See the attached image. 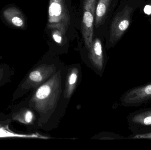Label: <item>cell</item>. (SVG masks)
<instances>
[{
    "label": "cell",
    "instance_id": "8",
    "mask_svg": "<svg viewBox=\"0 0 151 150\" xmlns=\"http://www.w3.org/2000/svg\"><path fill=\"white\" fill-rule=\"evenodd\" d=\"M91 56L95 60H101L102 58V47L101 41L99 38H96L92 42L91 46Z\"/></svg>",
    "mask_w": 151,
    "mask_h": 150
},
{
    "label": "cell",
    "instance_id": "12",
    "mask_svg": "<svg viewBox=\"0 0 151 150\" xmlns=\"http://www.w3.org/2000/svg\"><path fill=\"white\" fill-rule=\"evenodd\" d=\"M11 22L13 25L17 27H22L24 25V20L18 16H15L12 18Z\"/></svg>",
    "mask_w": 151,
    "mask_h": 150
},
{
    "label": "cell",
    "instance_id": "15",
    "mask_svg": "<svg viewBox=\"0 0 151 150\" xmlns=\"http://www.w3.org/2000/svg\"><path fill=\"white\" fill-rule=\"evenodd\" d=\"M149 22L151 24V18H149Z\"/></svg>",
    "mask_w": 151,
    "mask_h": 150
},
{
    "label": "cell",
    "instance_id": "2",
    "mask_svg": "<svg viewBox=\"0 0 151 150\" xmlns=\"http://www.w3.org/2000/svg\"><path fill=\"white\" fill-rule=\"evenodd\" d=\"M70 23V14L65 0H50L48 28L59 30L65 35Z\"/></svg>",
    "mask_w": 151,
    "mask_h": 150
},
{
    "label": "cell",
    "instance_id": "4",
    "mask_svg": "<svg viewBox=\"0 0 151 150\" xmlns=\"http://www.w3.org/2000/svg\"><path fill=\"white\" fill-rule=\"evenodd\" d=\"M151 100V82L133 88L127 92L123 102L128 106H137Z\"/></svg>",
    "mask_w": 151,
    "mask_h": 150
},
{
    "label": "cell",
    "instance_id": "11",
    "mask_svg": "<svg viewBox=\"0 0 151 150\" xmlns=\"http://www.w3.org/2000/svg\"><path fill=\"white\" fill-rule=\"evenodd\" d=\"M63 34L60 31L58 30H54L52 33V36L54 41L58 44H61L63 41Z\"/></svg>",
    "mask_w": 151,
    "mask_h": 150
},
{
    "label": "cell",
    "instance_id": "13",
    "mask_svg": "<svg viewBox=\"0 0 151 150\" xmlns=\"http://www.w3.org/2000/svg\"><path fill=\"white\" fill-rule=\"evenodd\" d=\"M132 139H151V133H145V134H138L135 135L132 137Z\"/></svg>",
    "mask_w": 151,
    "mask_h": 150
},
{
    "label": "cell",
    "instance_id": "3",
    "mask_svg": "<svg viewBox=\"0 0 151 150\" xmlns=\"http://www.w3.org/2000/svg\"><path fill=\"white\" fill-rule=\"evenodd\" d=\"M96 1L97 0H83L81 30L83 40L88 48H90L93 42V25Z\"/></svg>",
    "mask_w": 151,
    "mask_h": 150
},
{
    "label": "cell",
    "instance_id": "1",
    "mask_svg": "<svg viewBox=\"0 0 151 150\" xmlns=\"http://www.w3.org/2000/svg\"><path fill=\"white\" fill-rule=\"evenodd\" d=\"M145 0H123L112 21L109 42L116 44L131 26L135 12L145 2Z\"/></svg>",
    "mask_w": 151,
    "mask_h": 150
},
{
    "label": "cell",
    "instance_id": "14",
    "mask_svg": "<svg viewBox=\"0 0 151 150\" xmlns=\"http://www.w3.org/2000/svg\"><path fill=\"white\" fill-rule=\"evenodd\" d=\"M77 75L76 73H73L71 75L69 78V83L70 85L74 84L77 80Z\"/></svg>",
    "mask_w": 151,
    "mask_h": 150
},
{
    "label": "cell",
    "instance_id": "7",
    "mask_svg": "<svg viewBox=\"0 0 151 150\" xmlns=\"http://www.w3.org/2000/svg\"><path fill=\"white\" fill-rule=\"evenodd\" d=\"M132 126L147 127L151 126V109L138 112L132 115L130 119Z\"/></svg>",
    "mask_w": 151,
    "mask_h": 150
},
{
    "label": "cell",
    "instance_id": "10",
    "mask_svg": "<svg viewBox=\"0 0 151 150\" xmlns=\"http://www.w3.org/2000/svg\"><path fill=\"white\" fill-rule=\"evenodd\" d=\"M140 8H142L144 13L148 16H151V0L145 1Z\"/></svg>",
    "mask_w": 151,
    "mask_h": 150
},
{
    "label": "cell",
    "instance_id": "5",
    "mask_svg": "<svg viewBox=\"0 0 151 150\" xmlns=\"http://www.w3.org/2000/svg\"><path fill=\"white\" fill-rule=\"evenodd\" d=\"M11 119L12 120L24 125H30L33 121L34 114L30 109L22 107L20 103L12 108Z\"/></svg>",
    "mask_w": 151,
    "mask_h": 150
},
{
    "label": "cell",
    "instance_id": "16",
    "mask_svg": "<svg viewBox=\"0 0 151 150\" xmlns=\"http://www.w3.org/2000/svg\"><path fill=\"white\" fill-rule=\"evenodd\" d=\"M139 1H142V0H139Z\"/></svg>",
    "mask_w": 151,
    "mask_h": 150
},
{
    "label": "cell",
    "instance_id": "9",
    "mask_svg": "<svg viewBox=\"0 0 151 150\" xmlns=\"http://www.w3.org/2000/svg\"><path fill=\"white\" fill-rule=\"evenodd\" d=\"M10 69L7 65H0V87L9 80L11 76Z\"/></svg>",
    "mask_w": 151,
    "mask_h": 150
},
{
    "label": "cell",
    "instance_id": "6",
    "mask_svg": "<svg viewBox=\"0 0 151 150\" xmlns=\"http://www.w3.org/2000/svg\"><path fill=\"white\" fill-rule=\"evenodd\" d=\"M112 1V0H99L95 14V25L96 28L99 27L104 22Z\"/></svg>",
    "mask_w": 151,
    "mask_h": 150
}]
</instances>
